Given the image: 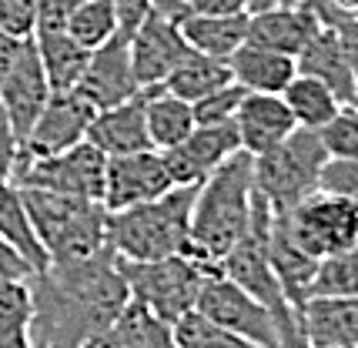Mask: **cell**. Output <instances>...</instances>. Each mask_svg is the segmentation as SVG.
Instances as JSON below:
<instances>
[{"label": "cell", "instance_id": "1", "mask_svg": "<svg viewBox=\"0 0 358 348\" xmlns=\"http://www.w3.org/2000/svg\"><path fill=\"white\" fill-rule=\"evenodd\" d=\"M34 288V338L50 348H80L87 338L108 332L131 301L117 254L101 248L78 261H50L31 278Z\"/></svg>", "mask_w": 358, "mask_h": 348}, {"label": "cell", "instance_id": "2", "mask_svg": "<svg viewBox=\"0 0 358 348\" xmlns=\"http://www.w3.org/2000/svg\"><path fill=\"white\" fill-rule=\"evenodd\" d=\"M255 208V158L238 151L204 177L191 208L187 254L221 265V258L248 231Z\"/></svg>", "mask_w": 358, "mask_h": 348}, {"label": "cell", "instance_id": "3", "mask_svg": "<svg viewBox=\"0 0 358 348\" xmlns=\"http://www.w3.org/2000/svg\"><path fill=\"white\" fill-rule=\"evenodd\" d=\"M198 184H178L155 201L108 211V248L121 261H157L191 245V208Z\"/></svg>", "mask_w": 358, "mask_h": 348}, {"label": "cell", "instance_id": "4", "mask_svg": "<svg viewBox=\"0 0 358 348\" xmlns=\"http://www.w3.org/2000/svg\"><path fill=\"white\" fill-rule=\"evenodd\" d=\"M24 208L47 261H78L108 248V208L57 191L20 188Z\"/></svg>", "mask_w": 358, "mask_h": 348}, {"label": "cell", "instance_id": "5", "mask_svg": "<svg viewBox=\"0 0 358 348\" xmlns=\"http://www.w3.org/2000/svg\"><path fill=\"white\" fill-rule=\"evenodd\" d=\"M268 238H271V205L258 194L255 188V208H251V224L248 231L238 238L231 252L221 258V275L245 288L251 298H258L268 312L275 315L281 335H285V348H305L301 342V325H298V312L292 301L285 298L281 282L275 268H271V254H268Z\"/></svg>", "mask_w": 358, "mask_h": 348}, {"label": "cell", "instance_id": "6", "mask_svg": "<svg viewBox=\"0 0 358 348\" xmlns=\"http://www.w3.org/2000/svg\"><path fill=\"white\" fill-rule=\"evenodd\" d=\"M131 298L141 301L144 308H151L164 321L178 325L185 315L198 308L201 288L208 278L221 275V265L204 261L198 254H171V258H157V261H121Z\"/></svg>", "mask_w": 358, "mask_h": 348}, {"label": "cell", "instance_id": "7", "mask_svg": "<svg viewBox=\"0 0 358 348\" xmlns=\"http://www.w3.org/2000/svg\"><path fill=\"white\" fill-rule=\"evenodd\" d=\"M325 147L312 127H295L292 138L278 147L255 158V188L265 198L275 215L292 211L298 201L318 191L322 168H325Z\"/></svg>", "mask_w": 358, "mask_h": 348}, {"label": "cell", "instance_id": "8", "mask_svg": "<svg viewBox=\"0 0 358 348\" xmlns=\"http://www.w3.org/2000/svg\"><path fill=\"white\" fill-rule=\"evenodd\" d=\"M104 174H108V158L91 141H80L61 154H47V158H31L20 147L10 181L17 188L57 191V194L87 198V201L104 205Z\"/></svg>", "mask_w": 358, "mask_h": 348}, {"label": "cell", "instance_id": "9", "mask_svg": "<svg viewBox=\"0 0 358 348\" xmlns=\"http://www.w3.org/2000/svg\"><path fill=\"white\" fill-rule=\"evenodd\" d=\"M278 218L288 238L315 261L335 258L358 241V205L342 194L315 191Z\"/></svg>", "mask_w": 358, "mask_h": 348}, {"label": "cell", "instance_id": "10", "mask_svg": "<svg viewBox=\"0 0 358 348\" xmlns=\"http://www.w3.org/2000/svg\"><path fill=\"white\" fill-rule=\"evenodd\" d=\"M204 318H211L215 325L228 328V332L248 338L262 348H285V335H281L275 315L268 312L258 298H251L245 288H238L234 282H228L224 275L208 278L201 288L198 308Z\"/></svg>", "mask_w": 358, "mask_h": 348}, {"label": "cell", "instance_id": "11", "mask_svg": "<svg viewBox=\"0 0 358 348\" xmlns=\"http://www.w3.org/2000/svg\"><path fill=\"white\" fill-rule=\"evenodd\" d=\"M171 188L178 184L171 177L164 151L148 147V151L108 158V174H104V208L108 211H124V208L155 201Z\"/></svg>", "mask_w": 358, "mask_h": 348}, {"label": "cell", "instance_id": "12", "mask_svg": "<svg viewBox=\"0 0 358 348\" xmlns=\"http://www.w3.org/2000/svg\"><path fill=\"white\" fill-rule=\"evenodd\" d=\"M127 41H131V71H134V80H138L141 91L161 87L168 80V74L191 54L181 27L155 7L127 34Z\"/></svg>", "mask_w": 358, "mask_h": 348}, {"label": "cell", "instance_id": "13", "mask_svg": "<svg viewBox=\"0 0 358 348\" xmlns=\"http://www.w3.org/2000/svg\"><path fill=\"white\" fill-rule=\"evenodd\" d=\"M94 114L97 108L80 91H54L41 117L34 121L24 151L31 158H47V154H61L67 147L87 141Z\"/></svg>", "mask_w": 358, "mask_h": 348}, {"label": "cell", "instance_id": "14", "mask_svg": "<svg viewBox=\"0 0 358 348\" xmlns=\"http://www.w3.org/2000/svg\"><path fill=\"white\" fill-rule=\"evenodd\" d=\"M50 94H54V91H50V84H47V74H44V67H41L37 48H34V37H27L20 54H17L14 67L7 71V78L0 80V101H3V108L10 114V121H14L20 147L27 141L34 121H37L41 111L47 108Z\"/></svg>", "mask_w": 358, "mask_h": 348}, {"label": "cell", "instance_id": "15", "mask_svg": "<svg viewBox=\"0 0 358 348\" xmlns=\"http://www.w3.org/2000/svg\"><path fill=\"white\" fill-rule=\"evenodd\" d=\"M238 151H241L238 127L234 121H228V124H194V131L178 147L164 151V158L174 184H201L208 174Z\"/></svg>", "mask_w": 358, "mask_h": 348}, {"label": "cell", "instance_id": "16", "mask_svg": "<svg viewBox=\"0 0 358 348\" xmlns=\"http://www.w3.org/2000/svg\"><path fill=\"white\" fill-rule=\"evenodd\" d=\"M74 91H80L97 111H108V108L138 94L141 87L134 80V71H131V41L124 31L114 34L104 48L91 50V64H87V71Z\"/></svg>", "mask_w": 358, "mask_h": 348}, {"label": "cell", "instance_id": "17", "mask_svg": "<svg viewBox=\"0 0 358 348\" xmlns=\"http://www.w3.org/2000/svg\"><path fill=\"white\" fill-rule=\"evenodd\" d=\"M234 127H238L241 151L258 158V154H265V151L288 141L298 124L281 94H251V91H245L241 104H238V114H234Z\"/></svg>", "mask_w": 358, "mask_h": 348}, {"label": "cell", "instance_id": "18", "mask_svg": "<svg viewBox=\"0 0 358 348\" xmlns=\"http://www.w3.org/2000/svg\"><path fill=\"white\" fill-rule=\"evenodd\" d=\"M308 348H358V295H315L298 312Z\"/></svg>", "mask_w": 358, "mask_h": 348}, {"label": "cell", "instance_id": "19", "mask_svg": "<svg viewBox=\"0 0 358 348\" xmlns=\"http://www.w3.org/2000/svg\"><path fill=\"white\" fill-rule=\"evenodd\" d=\"M318 27H322V20L308 0L305 3H278V7L248 14V44L298 57Z\"/></svg>", "mask_w": 358, "mask_h": 348}, {"label": "cell", "instance_id": "20", "mask_svg": "<svg viewBox=\"0 0 358 348\" xmlns=\"http://www.w3.org/2000/svg\"><path fill=\"white\" fill-rule=\"evenodd\" d=\"M87 141L104 154V158H117V154H134V151H148L151 138H148V114H144V91L127 97L121 104H114L108 111H97L87 131Z\"/></svg>", "mask_w": 358, "mask_h": 348}, {"label": "cell", "instance_id": "21", "mask_svg": "<svg viewBox=\"0 0 358 348\" xmlns=\"http://www.w3.org/2000/svg\"><path fill=\"white\" fill-rule=\"evenodd\" d=\"M228 64H231L234 84L251 91V94H285V87L298 74L295 57L248 44V41L228 57Z\"/></svg>", "mask_w": 358, "mask_h": 348}, {"label": "cell", "instance_id": "22", "mask_svg": "<svg viewBox=\"0 0 358 348\" xmlns=\"http://www.w3.org/2000/svg\"><path fill=\"white\" fill-rule=\"evenodd\" d=\"M268 254H271V268L278 275L281 291L285 298L292 301V308L301 312L305 301L312 298V288H315V275H318V265L312 254H305L298 248L295 241L288 238L281 218L271 211V238H268Z\"/></svg>", "mask_w": 358, "mask_h": 348}, {"label": "cell", "instance_id": "23", "mask_svg": "<svg viewBox=\"0 0 358 348\" xmlns=\"http://www.w3.org/2000/svg\"><path fill=\"white\" fill-rule=\"evenodd\" d=\"M295 64H298V74H308V78L328 84L342 104H352L358 80H355V74H352L348 61H345L342 48H338V37H335V31H331L328 24H322V27L315 31V37L301 48Z\"/></svg>", "mask_w": 358, "mask_h": 348}, {"label": "cell", "instance_id": "24", "mask_svg": "<svg viewBox=\"0 0 358 348\" xmlns=\"http://www.w3.org/2000/svg\"><path fill=\"white\" fill-rule=\"evenodd\" d=\"M178 27H181L191 50L228 61L234 50L248 41V10H241V14H218V17L187 14Z\"/></svg>", "mask_w": 358, "mask_h": 348}, {"label": "cell", "instance_id": "25", "mask_svg": "<svg viewBox=\"0 0 358 348\" xmlns=\"http://www.w3.org/2000/svg\"><path fill=\"white\" fill-rule=\"evenodd\" d=\"M0 238L31 265L34 275H41L50 265L44 245L37 241V235L31 228L27 208H24V194H20V188L7 174H0Z\"/></svg>", "mask_w": 358, "mask_h": 348}, {"label": "cell", "instance_id": "26", "mask_svg": "<svg viewBox=\"0 0 358 348\" xmlns=\"http://www.w3.org/2000/svg\"><path fill=\"white\" fill-rule=\"evenodd\" d=\"M34 48H37L50 91H74L91 64V50L80 48L67 31L34 34Z\"/></svg>", "mask_w": 358, "mask_h": 348}, {"label": "cell", "instance_id": "27", "mask_svg": "<svg viewBox=\"0 0 358 348\" xmlns=\"http://www.w3.org/2000/svg\"><path fill=\"white\" fill-rule=\"evenodd\" d=\"M144 114H148V138L155 151H171L194 131V108L164 87L144 91Z\"/></svg>", "mask_w": 358, "mask_h": 348}, {"label": "cell", "instance_id": "28", "mask_svg": "<svg viewBox=\"0 0 358 348\" xmlns=\"http://www.w3.org/2000/svg\"><path fill=\"white\" fill-rule=\"evenodd\" d=\"M34 318L37 305L31 278L0 275V348H31Z\"/></svg>", "mask_w": 358, "mask_h": 348}, {"label": "cell", "instance_id": "29", "mask_svg": "<svg viewBox=\"0 0 358 348\" xmlns=\"http://www.w3.org/2000/svg\"><path fill=\"white\" fill-rule=\"evenodd\" d=\"M231 80L234 78H231V64L228 61L191 50L185 61L168 74V80H164L161 87L171 91L174 97L187 101V104H194V101H201V97L215 94V91H221V87H228Z\"/></svg>", "mask_w": 358, "mask_h": 348}, {"label": "cell", "instance_id": "30", "mask_svg": "<svg viewBox=\"0 0 358 348\" xmlns=\"http://www.w3.org/2000/svg\"><path fill=\"white\" fill-rule=\"evenodd\" d=\"M281 97H285L288 111H292V117H295V124L298 127H312V131L325 127L328 121L345 108L328 84L308 78V74H295V80L285 87V94Z\"/></svg>", "mask_w": 358, "mask_h": 348}, {"label": "cell", "instance_id": "31", "mask_svg": "<svg viewBox=\"0 0 358 348\" xmlns=\"http://www.w3.org/2000/svg\"><path fill=\"white\" fill-rule=\"evenodd\" d=\"M110 332L117 335V342L124 348H178L171 321H164L134 298L124 305V312L110 325Z\"/></svg>", "mask_w": 358, "mask_h": 348}, {"label": "cell", "instance_id": "32", "mask_svg": "<svg viewBox=\"0 0 358 348\" xmlns=\"http://www.w3.org/2000/svg\"><path fill=\"white\" fill-rule=\"evenodd\" d=\"M117 31H121V20H117L114 0H84L67 20V34L87 50L104 48Z\"/></svg>", "mask_w": 358, "mask_h": 348}, {"label": "cell", "instance_id": "33", "mask_svg": "<svg viewBox=\"0 0 358 348\" xmlns=\"http://www.w3.org/2000/svg\"><path fill=\"white\" fill-rule=\"evenodd\" d=\"M174 338H178V348H262L248 338H241V335L215 325L201 312H191V315L181 318L174 325Z\"/></svg>", "mask_w": 358, "mask_h": 348}, {"label": "cell", "instance_id": "34", "mask_svg": "<svg viewBox=\"0 0 358 348\" xmlns=\"http://www.w3.org/2000/svg\"><path fill=\"white\" fill-rule=\"evenodd\" d=\"M315 295H358V241L348 252L325 258L315 275Z\"/></svg>", "mask_w": 358, "mask_h": 348}, {"label": "cell", "instance_id": "35", "mask_svg": "<svg viewBox=\"0 0 358 348\" xmlns=\"http://www.w3.org/2000/svg\"><path fill=\"white\" fill-rule=\"evenodd\" d=\"M318 138L331 161H358V111L345 104L325 127H318Z\"/></svg>", "mask_w": 358, "mask_h": 348}, {"label": "cell", "instance_id": "36", "mask_svg": "<svg viewBox=\"0 0 358 348\" xmlns=\"http://www.w3.org/2000/svg\"><path fill=\"white\" fill-rule=\"evenodd\" d=\"M308 3L315 7L318 20L335 31L338 48H342L345 61H348V67H352V74H355V80H358V14H345L338 7H331L328 0H308Z\"/></svg>", "mask_w": 358, "mask_h": 348}, {"label": "cell", "instance_id": "37", "mask_svg": "<svg viewBox=\"0 0 358 348\" xmlns=\"http://www.w3.org/2000/svg\"><path fill=\"white\" fill-rule=\"evenodd\" d=\"M241 97H245V87H238L231 80L228 87H221L215 94L194 101V104H191V108H194V124H228V121H234Z\"/></svg>", "mask_w": 358, "mask_h": 348}, {"label": "cell", "instance_id": "38", "mask_svg": "<svg viewBox=\"0 0 358 348\" xmlns=\"http://www.w3.org/2000/svg\"><path fill=\"white\" fill-rule=\"evenodd\" d=\"M318 191H328V194H342L348 201L358 205V161H325L322 168V181H318Z\"/></svg>", "mask_w": 358, "mask_h": 348}, {"label": "cell", "instance_id": "39", "mask_svg": "<svg viewBox=\"0 0 358 348\" xmlns=\"http://www.w3.org/2000/svg\"><path fill=\"white\" fill-rule=\"evenodd\" d=\"M37 0H0V27L14 37H34Z\"/></svg>", "mask_w": 358, "mask_h": 348}, {"label": "cell", "instance_id": "40", "mask_svg": "<svg viewBox=\"0 0 358 348\" xmlns=\"http://www.w3.org/2000/svg\"><path fill=\"white\" fill-rule=\"evenodd\" d=\"M84 0H37V17H34V34L67 31V20L74 17Z\"/></svg>", "mask_w": 358, "mask_h": 348}, {"label": "cell", "instance_id": "41", "mask_svg": "<svg viewBox=\"0 0 358 348\" xmlns=\"http://www.w3.org/2000/svg\"><path fill=\"white\" fill-rule=\"evenodd\" d=\"M17 158H20V138H17L14 121H10V114H7L3 101H0V174L10 177Z\"/></svg>", "mask_w": 358, "mask_h": 348}, {"label": "cell", "instance_id": "42", "mask_svg": "<svg viewBox=\"0 0 358 348\" xmlns=\"http://www.w3.org/2000/svg\"><path fill=\"white\" fill-rule=\"evenodd\" d=\"M114 7H117V20H121V31L131 34L138 27L144 14L151 10V0H114Z\"/></svg>", "mask_w": 358, "mask_h": 348}, {"label": "cell", "instance_id": "43", "mask_svg": "<svg viewBox=\"0 0 358 348\" xmlns=\"http://www.w3.org/2000/svg\"><path fill=\"white\" fill-rule=\"evenodd\" d=\"M0 275H10V278H34L31 265H27L3 238H0Z\"/></svg>", "mask_w": 358, "mask_h": 348}, {"label": "cell", "instance_id": "44", "mask_svg": "<svg viewBox=\"0 0 358 348\" xmlns=\"http://www.w3.org/2000/svg\"><path fill=\"white\" fill-rule=\"evenodd\" d=\"M187 10L191 14H208V17L241 14L245 10V0H187Z\"/></svg>", "mask_w": 358, "mask_h": 348}, {"label": "cell", "instance_id": "45", "mask_svg": "<svg viewBox=\"0 0 358 348\" xmlns=\"http://www.w3.org/2000/svg\"><path fill=\"white\" fill-rule=\"evenodd\" d=\"M24 41H27V37H14V34H7L3 27H0V80L7 78V71L14 67L17 54H20V48H24Z\"/></svg>", "mask_w": 358, "mask_h": 348}, {"label": "cell", "instance_id": "46", "mask_svg": "<svg viewBox=\"0 0 358 348\" xmlns=\"http://www.w3.org/2000/svg\"><path fill=\"white\" fill-rule=\"evenodd\" d=\"M80 348H124V345H121V342H117V335L108 328V332H101V335H94V338H87V342H84Z\"/></svg>", "mask_w": 358, "mask_h": 348}, {"label": "cell", "instance_id": "47", "mask_svg": "<svg viewBox=\"0 0 358 348\" xmlns=\"http://www.w3.org/2000/svg\"><path fill=\"white\" fill-rule=\"evenodd\" d=\"M285 0H245V10L248 14H258V10H268V7H278Z\"/></svg>", "mask_w": 358, "mask_h": 348}, {"label": "cell", "instance_id": "48", "mask_svg": "<svg viewBox=\"0 0 358 348\" xmlns=\"http://www.w3.org/2000/svg\"><path fill=\"white\" fill-rule=\"evenodd\" d=\"M331 7H338L345 14H358V0H328Z\"/></svg>", "mask_w": 358, "mask_h": 348}, {"label": "cell", "instance_id": "49", "mask_svg": "<svg viewBox=\"0 0 358 348\" xmlns=\"http://www.w3.org/2000/svg\"><path fill=\"white\" fill-rule=\"evenodd\" d=\"M31 348H50V345H47L44 338H34V342H31Z\"/></svg>", "mask_w": 358, "mask_h": 348}, {"label": "cell", "instance_id": "50", "mask_svg": "<svg viewBox=\"0 0 358 348\" xmlns=\"http://www.w3.org/2000/svg\"><path fill=\"white\" fill-rule=\"evenodd\" d=\"M352 108H355V111H358V87H355V97H352Z\"/></svg>", "mask_w": 358, "mask_h": 348}, {"label": "cell", "instance_id": "51", "mask_svg": "<svg viewBox=\"0 0 358 348\" xmlns=\"http://www.w3.org/2000/svg\"><path fill=\"white\" fill-rule=\"evenodd\" d=\"M285 3H305V0H285Z\"/></svg>", "mask_w": 358, "mask_h": 348}]
</instances>
